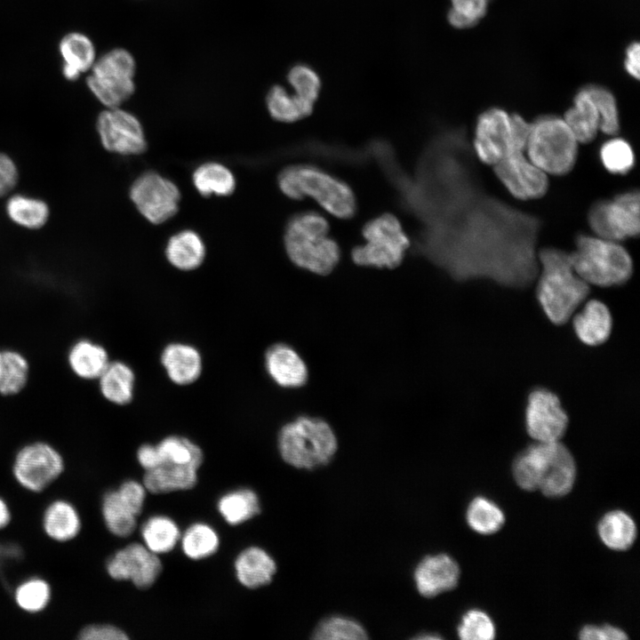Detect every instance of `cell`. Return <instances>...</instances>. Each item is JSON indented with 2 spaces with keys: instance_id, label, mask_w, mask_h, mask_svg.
<instances>
[{
  "instance_id": "836d02e7",
  "label": "cell",
  "mask_w": 640,
  "mask_h": 640,
  "mask_svg": "<svg viewBox=\"0 0 640 640\" xmlns=\"http://www.w3.org/2000/svg\"><path fill=\"white\" fill-rule=\"evenodd\" d=\"M180 536L178 524L166 516H152L141 526L144 545L156 555L172 551L180 541Z\"/></svg>"
},
{
  "instance_id": "ac0fdd59",
  "label": "cell",
  "mask_w": 640,
  "mask_h": 640,
  "mask_svg": "<svg viewBox=\"0 0 640 640\" xmlns=\"http://www.w3.org/2000/svg\"><path fill=\"white\" fill-rule=\"evenodd\" d=\"M511 145L510 115L504 109L491 108L478 116L472 148L481 162L493 166L507 156Z\"/></svg>"
},
{
  "instance_id": "816d5d0a",
  "label": "cell",
  "mask_w": 640,
  "mask_h": 640,
  "mask_svg": "<svg viewBox=\"0 0 640 640\" xmlns=\"http://www.w3.org/2000/svg\"><path fill=\"white\" fill-rule=\"evenodd\" d=\"M579 636L582 640H623L628 638L624 631L611 625L602 627L587 625L580 629Z\"/></svg>"
},
{
  "instance_id": "6da1fadb",
  "label": "cell",
  "mask_w": 640,
  "mask_h": 640,
  "mask_svg": "<svg viewBox=\"0 0 640 640\" xmlns=\"http://www.w3.org/2000/svg\"><path fill=\"white\" fill-rule=\"evenodd\" d=\"M464 129L445 130L420 167L422 252L457 281L488 279L525 288L539 273L541 220L488 193Z\"/></svg>"
},
{
  "instance_id": "ba28073f",
  "label": "cell",
  "mask_w": 640,
  "mask_h": 640,
  "mask_svg": "<svg viewBox=\"0 0 640 640\" xmlns=\"http://www.w3.org/2000/svg\"><path fill=\"white\" fill-rule=\"evenodd\" d=\"M519 455L526 475L545 496L559 498L572 490L576 465L572 453L560 441L537 442Z\"/></svg>"
},
{
  "instance_id": "c3c4849f",
  "label": "cell",
  "mask_w": 640,
  "mask_h": 640,
  "mask_svg": "<svg viewBox=\"0 0 640 640\" xmlns=\"http://www.w3.org/2000/svg\"><path fill=\"white\" fill-rule=\"evenodd\" d=\"M491 0H451L448 21L456 28L475 26L486 13Z\"/></svg>"
},
{
  "instance_id": "4316f807",
  "label": "cell",
  "mask_w": 640,
  "mask_h": 640,
  "mask_svg": "<svg viewBox=\"0 0 640 640\" xmlns=\"http://www.w3.org/2000/svg\"><path fill=\"white\" fill-rule=\"evenodd\" d=\"M59 49L63 60V76L70 81L91 69L96 60L93 43L82 33L73 32L64 36Z\"/></svg>"
},
{
  "instance_id": "8992f818",
  "label": "cell",
  "mask_w": 640,
  "mask_h": 640,
  "mask_svg": "<svg viewBox=\"0 0 640 640\" xmlns=\"http://www.w3.org/2000/svg\"><path fill=\"white\" fill-rule=\"evenodd\" d=\"M576 274L588 284L602 287L625 284L632 276L633 262L627 249L616 241L578 234L569 253Z\"/></svg>"
},
{
  "instance_id": "4dcf8cb0",
  "label": "cell",
  "mask_w": 640,
  "mask_h": 640,
  "mask_svg": "<svg viewBox=\"0 0 640 640\" xmlns=\"http://www.w3.org/2000/svg\"><path fill=\"white\" fill-rule=\"evenodd\" d=\"M597 531L606 547L620 551L629 548L637 533L633 518L621 510L606 513L599 521Z\"/></svg>"
},
{
  "instance_id": "4fadbf2b",
  "label": "cell",
  "mask_w": 640,
  "mask_h": 640,
  "mask_svg": "<svg viewBox=\"0 0 640 640\" xmlns=\"http://www.w3.org/2000/svg\"><path fill=\"white\" fill-rule=\"evenodd\" d=\"M64 468V458L53 446L35 442L18 451L12 464V474L23 490L40 494L60 476Z\"/></svg>"
},
{
  "instance_id": "ab89813d",
  "label": "cell",
  "mask_w": 640,
  "mask_h": 640,
  "mask_svg": "<svg viewBox=\"0 0 640 640\" xmlns=\"http://www.w3.org/2000/svg\"><path fill=\"white\" fill-rule=\"evenodd\" d=\"M466 519L469 527L481 534L497 532L505 523L503 511L485 497L474 498L468 506Z\"/></svg>"
},
{
  "instance_id": "681fc988",
  "label": "cell",
  "mask_w": 640,
  "mask_h": 640,
  "mask_svg": "<svg viewBox=\"0 0 640 640\" xmlns=\"http://www.w3.org/2000/svg\"><path fill=\"white\" fill-rule=\"evenodd\" d=\"M79 640H127L129 636L122 628L108 623H90L78 630Z\"/></svg>"
},
{
  "instance_id": "5b68a950",
  "label": "cell",
  "mask_w": 640,
  "mask_h": 640,
  "mask_svg": "<svg viewBox=\"0 0 640 640\" xmlns=\"http://www.w3.org/2000/svg\"><path fill=\"white\" fill-rule=\"evenodd\" d=\"M277 447L284 462L296 468L311 470L332 460L338 441L327 421L302 415L280 428Z\"/></svg>"
},
{
  "instance_id": "1f68e13d",
  "label": "cell",
  "mask_w": 640,
  "mask_h": 640,
  "mask_svg": "<svg viewBox=\"0 0 640 640\" xmlns=\"http://www.w3.org/2000/svg\"><path fill=\"white\" fill-rule=\"evenodd\" d=\"M100 513L106 528L114 536L127 538L135 531L138 516L121 499L116 489L104 492Z\"/></svg>"
},
{
  "instance_id": "9a60e30c",
  "label": "cell",
  "mask_w": 640,
  "mask_h": 640,
  "mask_svg": "<svg viewBox=\"0 0 640 640\" xmlns=\"http://www.w3.org/2000/svg\"><path fill=\"white\" fill-rule=\"evenodd\" d=\"M162 571L158 555L138 542L118 549L106 562V572L112 580H130L140 589L152 587Z\"/></svg>"
},
{
  "instance_id": "83f0119b",
  "label": "cell",
  "mask_w": 640,
  "mask_h": 640,
  "mask_svg": "<svg viewBox=\"0 0 640 640\" xmlns=\"http://www.w3.org/2000/svg\"><path fill=\"white\" fill-rule=\"evenodd\" d=\"M564 119L578 142L589 143L596 138L600 127V118L586 86L577 92L573 105L565 112Z\"/></svg>"
},
{
  "instance_id": "d6986e66",
  "label": "cell",
  "mask_w": 640,
  "mask_h": 640,
  "mask_svg": "<svg viewBox=\"0 0 640 640\" xmlns=\"http://www.w3.org/2000/svg\"><path fill=\"white\" fill-rule=\"evenodd\" d=\"M460 567L447 554L425 556L416 565L413 580L419 593L425 597H433L453 589L459 582Z\"/></svg>"
},
{
  "instance_id": "f1b7e54d",
  "label": "cell",
  "mask_w": 640,
  "mask_h": 640,
  "mask_svg": "<svg viewBox=\"0 0 640 640\" xmlns=\"http://www.w3.org/2000/svg\"><path fill=\"white\" fill-rule=\"evenodd\" d=\"M98 379L102 396L112 404L125 405L133 399L136 377L126 363L109 362Z\"/></svg>"
},
{
  "instance_id": "db71d44e",
  "label": "cell",
  "mask_w": 640,
  "mask_h": 640,
  "mask_svg": "<svg viewBox=\"0 0 640 640\" xmlns=\"http://www.w3.org/2000/svg\"><path fill=\"white\" fill-rule=\"evenodd\" d=\"M639 43H631L626 50L624 67L627 73L632 77L639 78Z\"/></svg>"
},
{
  "instance_id": "74e56055",
  "label": "cell",
  "mask_w": 640,
  "mask_h": 640,
  "mask_svg": "<svg viewBox=\"0 0 640 640\" xmlns=\"http://www.w3.org/2000/svg\"><path fill=\"white\" fill-rule=\"evenodd\" d=\"M12 596L20 611L31 615L37 614L48 606L52 598V588L45 579L32 576L15 587Z\"/></svg>"
},
{
  "instance_id": "b9f144b4",
  "label": "cell",
  "mask_w": 640,
  "mask_h": 640,
  "mask_svg": "<svg viewBox=\"0 0 640 640\" xmlns=\"http://www.w3.org/2000/svg\"><path fill=\"white\" fill-rule=\"evenodd\" d=\"M28 366L26 359L13 351H0V394L13 395L25 386Z\"/></svg>"
},
{
  "instance_id": "e0dca14e",
  "label": "cell",
  "mask_w": 640,
  "mask_h": 640,
  "mask_svg": "<svg viewBox=\"0 0 640 640\" xmlns=\"http://www.w3.org/2000/svg\"><path fill=\"white\" fill-rule=\"evenodd\" d=\"M97 130L103 147L110 152L130 156L141 154L147 148L140 121L119 107L99 115Z\"/></svg>"
},
{
  "instance_id": "52a82bcc",
  "label": "cell",
  "mask_w": 640,
  "mask_h": 640,
  "mask_svg": "<svg viewBox=\"0 0 640 640\" xmlns=\"http://www.w3.org/2000/svg\"><path fill=\"white\" fill-rule=\"evenodd\" d=\"M578 143L564 118L544 115L530 123L525 152L529 160L545 173L562 176L575 165Z\"/></svg>"
},
{
  "instance_id": "ffe728a7",
  "label": "cell",
  "mask_w": 640,
  "mask_h": 640,
  "mask_svg": "<svg viewBox=\"0 0 640 640\" xmlns=\"http://www.w3.org/2000/svg\"><path fill=\"white\" fill-rule=\"evenodd\" d=\"M264 366L270 379L284 388H298L308 380L306 363L292 347L285 343H275L266 350Z\"/></svg>"
},
{
  "instance_id": "277c9868",
  "label": "cell",
  "mask_w": 640,
  "mask_h": 640,
  "mask_svg": "<svg viewBox=\"0 0 640 640\" xmlns=\"http://www.w3.org/2000/svg\"><path fill=\"white\" fill-rule=\"evenodd\" d=\"M277 182L280 190L289 198L310 197L339 219H350L356 212V196L349 185L316 166H288L279 173Z\"/></svg>"
},
{
  "instance_id": "f907efd6",
  "label": "cell",
  "mask_w": 640,
  "mask_h": 640,
  "mask_svg": "<svg viewBox=\"0 0 640 640\" xmlns=\"http://www.w3.org/2000/svg\"><path fill=\"white\" fill-rule=\"evenodd\" d=\"M121 499L139 516L142 512L147 490L143 484L135 480H125L116 489Z\"/></svg>"
},
{
  "instance_id": "ee69618b",
  "label": "cell",
  "mask_w": 640,
  "mask_h": 640,
  "mask_svg": "<svg viewBox=\"0 0 640 640\" xmlns=\"http://www.w3.org/2000/svg\"><path fill=\"white\" fill-rule=\"evenodd\" d=\"M313 638L317 640H362L368 638L364 627L356 620L344 616H332L323 620L315 628Z\"/></svg>"
},
{
  "instance_id": "d590c367",
  "label": "cell",
  "mask_w": 640,
  "mask_h": 640,
  "mask_svg": "<svg viewBox=\"0 0 640 640\" xmlns=\"http://www.w3.org/2000/svg\"><path fill=\"white\" fill-rule=\"evenodd\" d=\"M68 360L72 370L84 379L99 378L109 363L106 349L89 340L77 342L70 350Z\"/></svg>"
},
{
  "instance_id": "7bdbcfd3",
  "label": "cell",
  "mask_w": 640,
  "mask_h": 640,
  "mask_svg": "<svg viewBox=\"0 0 640 640\" xmlns=\"http://www.w3.org/2000/svg\"><path fill=\"white\" fill-rule=\"evenodd\" d=\"M599 157L606 171L612 174H626L635 165L631 145L619 137L604 141L599 148Z\"/></svg>"
},
{
  "instance_id": "2e32d148",
  "label": "cell",
  "mask_w": 640,
  "mask_h": 640,
  "mask_svg": "<svg viewBox=\"0 0 640 640\" xmlns=\"http://www.w3.org/2000/svg\"><path fill=\"white\" fill-rule=\"evenodd\" d=\"M525 425L536 442H556L566 431L568 416L553 392L539 388L528 396Z\"/></svg>"
},
{
  "instance_id": "f35d334b",
  "label": "cell",
  "mask_w": 640,
  "mask_h": 640,
  "mask_svg": "<svg viewBox=\"0 0 640 640\" xmlns=\"http://www.w3.org/2000/svg\"><path fill=\"white\" fill-rule=\"evenodd\" d=\"M181 549L186 556L201 560L212 556L220 548V538L216 531L205 523L189 525L180 539Z\"/></svg>"
},
{
  "instance_id": "8d00e7d4",
  "label": "cell",
  "mask_w": 640,
  "mask_h": 640,
  "mask_svg": "<svg viewBox=\"0 0 640 640\" xmlns=\"http://www.w3.org/2000/svg\"><path fill=\"white\" fill-rule=\"evenodd\" d=\"M197 191L204 196H228L236 187L232 172L219 163H205L198 166L192 176Z\"/></svg>"
},
{
  "instance_id": "484cf974",
  "label": "cell",
  "mask_w": 640,
  "mask_h": 640,
  "mask_svg": "<svg viewBox=\"0 0 640 640\" xmlns=\"http://www.w3.org/2000/svg\"><path fill=\"white\" fill-rule=\"evenodd\" d=\"M572 324L580 341L589 346H597L609 338L612 320L608 308L603 302L591 300L574 316Z\"/></svg>"
},
{
  "instance_id": "e575fe53",
  "label": "cell",
  "mask_w": 640,
  "mask_h": 640,
  "mask_svg": "<svg viewBox=\"0 0 640 640\" xmlns=\"http://www.w3.org/2000/svg\"><path fill=\"white\" fill-rule=\"evenodd\" d=\"M270 116L276 121L292 123L313 112L314 105L298 98L281 85L273 86L266 98Z\"/></svg>"
},
{
  "instance_id": "7402d4cb",
  "label": "cell",
  "mask_w": 640,
  "mask_h": 640,
  "mask_svg": "<svg viewBox=\"0 0 640 640\" xmlns=\"http://www.w3.org/2000/svg\"><path fill=\"white\" fill-rule=\"evenodd\" d=\"M200 467L194 463L164 460L156 467L145 470L143 485L147 492L153 494L190 490L197 484Z\"/></svg>"
},
{
  "instance_id": "f5cc1de1",
  "label": "cell",
  "mask_w": 640,
  "mask_h": 640,
  "mask_svg": "<svg viewBox=\"0 0 640 640\" xmlns=\"http://www.w3.org/2000/svg\"><path fill=\"white\" fill-rule=\"evenodd\" d=\"M18 171L13 161L0 153V197L9 193L16 185Z\"/></svg>"
},
{
  "instance_id": "11a10c76",
  "label": "cell",
  "mask_w": 640,
  "mask_h": 640,
  "mask_svg": "<svg viewBox=\"0 0 640 640\" xmlns=\"http://www.w3.org/2000/svg\"><path fill=\"white\" fill-rule=\"evenodd\" d=\"M12 515L5 500L0 496V531L6 528L11 522Z\"/></svg>"
},
{
  "instance_id": "f6af8a7d",
  "label": "cell",
  "mask_w": 640,
  "mask_h": 640,
  "mask_svg": "<svg viewBox=\"0 0 640 640\" xmlns=\"http://www.w3.org/2000/svg\"><path fill=\"white\" fill-rule=\"evenodd\" d=\"M596 107L600 127L607 135H617L620 132V117L617 101L611 91L600 85L586 86Z\"/></svg>"
},
{
  "instance_id": "603a6c76",
  "label": "cell",
  "mask_w": 640,
  "mask_h": 640,
  "mask_svg": "<svg viewBox=\"0 0 640 640\" xmlns=\"http://www.w3.org/2000/svg\"><path fill=\"white\" fill-rule=\"evenodd\" d=\"M160 363L168 379L179 386L196 382L203 371L200 351L186 342L175 341L164 346L160 355Z\"/></svg>"
},
{
  "instance_id": "60d3db41",
  "label": "cell",
  "mask_w": 640,
  "mask_h": 640,
  "mask_svg": "<svg viewBox=\"0 0 640 640\" xmlns=\"http://www.w3.org/2000/svg\"><path fill=\"white\" fill-rule=\"evenodd\" d=\"M6 212L12 221L33 229L43 227L49 217V209L44 201L22 195L8 200Z\"/></svg>"
},
{
  "instance_id": "30bf717a",
  "label": "cell",
  "mask_w": 640,
  "mask_h": 640,
  "mask_svg": "<svg viewBox=\"0 0 640 640\" xmlns=\"http://www.w3.org/2000/svg\"><path fill=\"white\" fill-rule=\"evenodd\" d=\"M135 60L126 50L117 48L96 60L87 85L108 108H118L134 92Z\"/></svg>"
},
{
  "instance_id": "7c38bea8",
  "label": "cell",
  "mask_w": 640,
  "mask_h": 640,
  "mask_svg": "<svg viewBox=\"0 0 640 640\" xmlns=\"http://www.w3.org/2000/svg\"><path fill=\"white\" fill-rule=\"evenodd\" d=\"M526 141L525 135L512 133L509 152L493 165L500 181L513 196L521 200L540 198L548 188L547 173L524 155Z\"/></svg>"
},
{
  "instance_id": "44dd1931",
  "label": "cell",
  "mask_w": 640,
  "mask_h": 640,
  "mask_svg": "<svg viewBox=\"0 0 640 640\" xmlns=\"http://www.w3.org/2000/svg\"><path fill=\"white\" fill-rule=\"evenodd\" d=\"M136 457L144 470L156 467L164 460L195 463L200 466L204 462L201 447L190 439L177 435L165 436L156 444H141L137 450Z\"/></svg>"
},
{
  "instance_id": "cb8c5ba5",
  "label": "cell",
  "mask_w": 640,
  "mask_h": 640,
  "mask_svg": "<svg viewBox=\"0 0 640 640\" xmlns=\"http://www.w3.org/2000/svg\"><path fill=\"white\" fill-rule=\"evenodd\" d=\"M42 528L49 540L57 543L69 542L81 532V516L71 502L55 499L43 511Z\"/></svg>"
},
{
  "instance_id": "3957f363",
  "label": "cell",
  "mask_w": 640,
  "mask_h": 640,
  "mask_svg": "<svg viewBox=\"0 0 640 640\" xmlns=\"http://www.w3.org/2000/svg\"><path fill=\"white\" fill-rule=\"evenodd\" d=\"M327 220L314 211L293 215L284 228V243L291 261L302 269L326 276L338 265L339 244L329 236Z\"/></svg>"
},
{
  "instance_id": "f546056e",
  "label": "cell",
  "mask_w": 640,
  "mask_h": 640,
  "mask_svg": "<svg viewBox=\"0 0 640 640\" xmlns=\"http://www.w3.org/2000/svg\"><path fill=\"white\" fill-rule=\"evenodd\" d=\"M165 256L174 268L189 271L197 268L205 257V246L196 232L187 229L173 235L165 247Z\"/></svg>"
},
{
  "instance_id": "9c48e42d",
  "label": "cell",
  "mask_w": 640,
  "mask_h": 640,
  "mask_svg": "<svg viewBox=\"0 0 640 640\" xmlns=\"http://www.w3.org/2000/svg\"><path fill=\"white\" fill-rule=\"evenodd\" d=\"M364 244L351 252L355 264L378 268H395L404 260L411 241L399 220L383 213L368 220L362 228Z\"/></svg>"
},
{
  "instance_id": "d6a6232c",
  "label": "cell",
  "mask_w": 640,
  "mask_h": 640,
  "mask_svg": "<svg viewBox=\"0 0 640 640\" xmlns=\"http://www.w3.org/2000/svg\"><path fill=\"white\" fill-rule=\"evenodd\" d=\"M217 509L230 525L241 524L261 512L257 493L249 488L225 493L218 500Z\"/></svg>"
},
{
  "instance_id": "bcb514c9",
  "label": "cell",
  "mask_w": 640,
  "mask_h": 640,
  "mask_svg": "<svg viewBox=\"0 0 640 640\" xmlns=\"http://www.w3.org/2000/svg\"><path fill=\"white\" fill-rule=\"evenodd\" d=\"M287 80L292 93L306 102L315 104L320 92L321 81L313 68L303 64L296 65L289 71Z\"/></svg>"
},
{
  "instance_id": "5bb4252c",
  "label": "cell",
  "mask_w": 640,
  "mask_h": 640,
  "mask_svg": "<svg viewBox=\"0 0 640 640\" xmlns=\"http://www.w3.org/2000/svg\"><path fill=\"white\" fill-rule=\"evenodd\" d=\"M130 196L140 214L153 224L172 218L178 211L180 198L177 186L154 172H145L135 180Z\"/></svg>"
},
{
  "instance_id": "d4e9b609",
  "label": "cell",
  "mask_w": 640,
  "mask_h": 640,
  "mask_svg": "<svg viewBox=\"0 0 640 640\" xmlns=\"http://www.w3.org/2000/svg\"><path fill=\"white\" fill-rule=\"evenodd\" d=\"M234 566L239 583L250 589L269 584L277 570L274 558L257 546L243 549L236 557Z\"/></svg>"
},
{
  "instance_id": "7a4b0ae2",
  "label": "cell",
  "mask_w": 640,
  "mask_h": 640,
  "mask_svg": "<svg viewBox=\"0 0 640 640\" xmlns=\"http://www.w3.org/2000/svg\"><path fill=\"white\" fill-rule=\"evenodd\" d=\"M537 299L552 323L564 324L588 297L589 284L576 274L566 252L545 247L537 252Z\"/></svg>"
},
{
  "instance_id": "7dc6e473",
  "label": "cell",
  "mask_w": 640,
  "mask_h": 640,
  "mask_svg": "<svg viewBox=\"0 0 640 640\" xmlns=\"http://www.w3.org/2000/svg\"><path fill=\"white\" fill-rule=\"evenodd\" d=\"M457 632L462 640H491L495 637L496 630L486 612L473 609L462 616Z\"/></svg>"
},
{
  "instance_id": "8fae6325",
  "label": "cell",
  "mask_w": 640,
  "mask_h": 640,
  "mask_svg": "<svg viewBox=\"0 0 640 640\" xmlns=\"http://www.w3.org/2000/svg\"><path fill=\"white\" fill-rule=\"evenodd\" d=\"M588 222L596 236L621 241L639 234V192L630 189L610 199H600L589 207Z\"/></svg>"
}]
</instances>
